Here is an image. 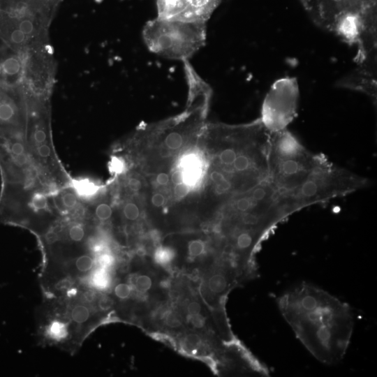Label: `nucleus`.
Returning a JSON list of instances; mask_svg holds the SVG:
<instances>
[{"mask_svg":"<svg viewBox=\"0 0 377 377\" xmlns=\"http://www.w3.org/2000/svg\"><path fill=\"white\" fill-rule=\"evenodd\" d=\"M269 177L298 211L368 186L370 181L307 149L287 128L271 133Z\"/></svg>","mask_w":377,"mask_h":377,"instance_id":"f257e3e1","label":"nucleus"},{"mask_svg":"<svg viewBox=\"0 0 377 377\" xmlns=\"http://www.w3.org/2000/svg\"><path fill=\"white\" fill-rule=\"evenodd\" d=\"M277 303L297 338L315 358L328 365L343 358L354 327L348 304L307 283L283 293Z\"/></svg>","mask_w":377,"mask_h":377,"instance_id":"f03ea898","label":"nucleus"},{"mask_svg":"<svg viewBox=\"0 0 377 377\" xmlns=\"http://www.w3.org/2000/svg\"><path fill=\"white\" fill-rule=\"evenodd\" d=\"M50 294L39 313L41 340L75 352L94 328L95 313L102 311L101 296L94 288L83 284Z\"/></svg>","mask_w":377,"mask_h":377,"instance_id":"7ed1b4c3","label":"nucleus"},{"mask_svg":"<svg viewBox=\"0 0 377 377\" xmlns=\"http://www.w3.org/2000/svg\"><path fill=\"white\" fill-rule=\"evenodd\" d=\"M61 1L27 0L0 9V40L17 52L49 40V27Z\"/></svg>","mask_w":377,"mask_h":377,"instance_id":"20e7f679","label":"nucleus"},{"mask_svg":"<svg viewBox=\"0 0 377 377\" xmlns=\"http://www.w3.org/2000/svg\"><path fill=\"white\" fill-rule=\"evenodd\" d=\"M144 41L149 50L172 59L191 57L206 40L205 23H190L156 17L143 29Z\"/></svg>","mask_w":377,"mask_h":377,"instance_id":"39448f33","label":"nucleus"},{"mask_svg":"<svg viewBox=\"0 0 377 377\" xmlns=\"http://www.w3.org/2000/svg\"><path fill=\"white\" fill-rule=\"evenodd\" d=\"M331 33L343 42L357 48L354 60L359 64L376 52L377 6L351 10L341 15Z\"/></svg>","mask_w":377,"mask_h":377,"instance_id":"423d86ee","label":"nucleus"},{"mask_svg":"<svg viewBox=\"0 0 377 377\" xmlns=\"http://www.w3.org/2000/svg\"><path fill=\"white\" fill-rule=\"evenodd\" d=\"M300 90L297 80L286 76L276 80L267 93L260 118L270 133L286 129L297 114Z\"/></svg>","mask_w":377,"mask_h":377,"instance_id":"0eeeda50","label":"nucleus"},{"mask_svg":"<svg viewBox=\"0 0 377 377\" xmlns=\"http://www.w3.org/2000/svg\"><path fill=\"white\" fill-rule=\"evenodd\" d=\"M21 53L24 88L34 96L49 98L56 75V64L50 41L34 44Z\"/></svg>","mask_w":377,"mask_h":377,"instance_id":"6e6552de","label":"nucleus"},{"mask_svg":"<svg viewBox=\"0 0 377 377\" xmlns=\"http://www.w3.org/2000/svg\"><path fill=\"white\" fill-rule=\"evenodd\" d=\"M222 0H156L158 17L184 22L205 23Z\"/></svg>","mask_w":377,"mask_h":377,"instance_id":"1a4fd4ad","label":"nucleus"},{"mask_svg":"<svg viewBox=\"0 0 377 377\" xmlns=\"http://www.w3.org/2000/svg\"><path fill=\"white\" fill-rule=\"evenodd\" d=\"M315 25L330 31L342 14L369 6H377V0H299Z\"/></svg>","mask_w":377,"mask_h":377,"instance_id":"9d476101","label":"nucleus"},{"mask_svg":"<svg viewBox=\"0 0 377 377\" xmlns=\"http://www.w3.org/2000/svg\"><path fill=\"white\" fill-rule=\"evenodd\" d=\"M376 52L371 54L357 64V68L339 81L340 87L350 89L366 94L374 101L376 99Z\"/></svg>","mask_w":377,"mask_h":377,"instance_id":"9b49d317","label":"nucleus"},{"mask_svg":"<svg viewBox=\"0 0 377 377\" xmlns=\"http://www.w3.org/2000/svg\"><path fill=\"white\" fill-rule=\"evenodd\" d=\"M65 239L73 244H79L87 240V227L81 223H71L64 232Z\"/></svg>","mask_w":377,"mask_h":377,"instance_id":"f8f14e48","label":"nucleus"},{"mask_svg":"<svg viewBox=\"0 0 377 377\" xmlns=\"http://www.w3.org/2000/svg\"><path fill=\"white\" fill-rule=\"evenodd\" d=\"M231 285L227 276L220 272L212 274L207 281L209 290L214 294H223L226 293Z\"/></svg>","mask_w":377,"mask_h":377,"instance_id":"ddd939ff","label":"nucleus"},{"mask_svg":"<svg viewBox=\"0 0 377 377\" xmlns=\"http://www.w3.org/2000/svg\"><path fill=\"white\" fill-rule=\"evenodd\" d=\"M151 286V279L146 274H140L133 280V288L140 293H143L148 291Z\"/></svg>","mask_w":377,"mask_h":377,"instance_id":"4468645a","label":"nucleus"},{"mask_svg":"<svg viewBox=\"0 0 377 377\" xmlns=\"http://www.w3.org/2000/svg\"><path fill=\"white\" fill-rule=\"evenodd\" d=\"M131 286L126 282H119L115 285L113 289L114 296L119 300L128 298L132 293Z\"/></svg>","mask_w":377,"mask_h":377,"instance_id":"2eb2a0df","label":"nucleus"},{"mask_svg":"<svg viewBox=\"0 0 377 377\" xmlns=\"http://www.w3.org/2000/svg\"><path fill=\"white\" fill-rule=\"evenodd\" d=\"M94 214L99 221H105L112 216V209L108 204L100 203L96 206Z\"/></svg>","mask_w":377,"mask_h":377,"instance_id":"dca6fc26","label":"nucleus"},{"mask_svg":"<svg viewBox=\"0 0 377 377\" xmlns=\"http://www.w3.org/2000/svg\"><path fill=\"white\" fill-rule=\"evenodd\" d=\"M164 321L168 327L177 328L182 325V318L179 313L174 311H170L165 314Z\"/></svg>","mask_w":377,"mask_h":377,"instance_id":"f3484780","label":"nucleus"},{"mask_svg":"<svg viewBox=\"0 0 377 377\" xmlns=\"http://www.w3.org/2000/svg\"><path fill=\"white\" fill-rule=\"evenodd\" d=\"M182 136L177 132L170 133L165 139V145L170 149H179L182 146Z\"/></svg>","mask_w":377,"mask_h":377,"instance_id":"a211bd4d","label":"nucleus"},{"mask_svg":"<svg viewBox=\"0 0 377 377\" xmlns=\"http://www.w3.org/2000/svg\"><path fill=\"white\" fill-rule=\"evenodd\" d=\"M205 251V244L202 240L195 239L189 242L188 251L191 257L200 256Z\"/></svg>","mask_w":377,"mask_h":377,"instance_id":"6ab92c4d","label":"nucleus"},{"mask_svg":"<svg viewBox=\"0 0 377 377\" xmlns=\"http://www.w3.org/2000/svg\"><path fill=\"white\" fill-rule=\"evenodd\" d=\"M123 213L124 216L130 221H135L140 216L139 208L133 202L126 203L124 207Z\"/></svg>","mask_w":377,"mask_h":377,"instance_id":"aec40b11","label":"nucleus"},{"mask_svg":"<svg viewBox=\"0 0 377 377\" xmlns=\"http://www.w3.org/2000/svg\"><path fill=\"white\" fill-rule=\"evenodd\" d=\"M62 205L66 209H73L75 207L77 204V198L76 195L71 192L67 191L62 194L61 198Z\"/></svg>","mask_w":377,"mask_h":377,"instance_id":"412c9836","label":"nucleus"},{"mask_svg":"<svg viewBox=\"0 0 377 377\" xmlns=\"http://www.w3.org/2000/svg\"><path fill=\"white\" fill-rule=\"evenodd\" d=\"M184 342L187 348L193 350L200 346L201 339L196 334H188L185 337Z\"/></svg>","mask_w":377,"mask_h":377,"instance_id":"4be33fe9","label":"nucleus"},{"mask_svg":"<svg viewBox=\"0 0 377 377\" xmlns=\"http://www.w3.org/2000/svg\"><path fill=\"white\" fill-rule=\"evenodd\" d=\"M36 154L41 158L46 159L51 156L52 149L49 143L36 145Z\"/></svg>","mask_w":377,"mask_h":377,"instance_id":"5701e85b","label":"nucleus"},{"mask_svg":"<svg viewBox=\"0 0 377 377\" xmlns=\"http://www.w3.org/2000/svg\"><path fill=\"white\" fill-rule=\"evenodd\" d=\"M189 188L188 186L181 182L179 184H175L174 188V193L176 197L177 198H183L186 195V194L188 193Z\"/></svg>","mask_w":377,"mask_h":377,"instance_id":"b1692460","label":"nucleus"},{"mask_svg":"<svg viewBox=\"0 0 377 377\" xmlns=\"http://www.w3.org/2000/svg\"><path fill=\"white\" fill-rule=\"evenodd\" d=\"M189 318L191 323L195 328H202L205 323V318L200 313L191 316Z\"/></svg>","mask_w":377,"mask_h":377,"instance_id":"393cba45","label":"nucleus"},{"mask_svg":"<svg viewBox=\"0 0 377 377\" xmlns=\"http://www.w3.org/2000/svg\"><path fill=\"white\" fill-rule=\"evenodd\" d=\"M201 306L197 301L190 302L187 306V311L189 316L200 313Z\"/></svg>","mask_w":377,"mask_h":377,"instance_id":"a878e982","label":"nucleus"},{"mask_svg":"<svg viewBox=\"0 0 377 377\" xmlns=\"http://www.w3.org/2000/svg\"><path fill=\"white\" fill-rule=\"evenodd\" d=\"M27 0H0V9H8L14 7Z\"/></svg>","mask_w":377,"mask_h":377,"instance_id":"bb28decb","label":"nucleus"},{"mask_svg":"<svg viewBox=\"0 0 377 377\" xmlns=\"http://www.w3.org/2000/svg\"><path fill=\"white\" fill-rule=\"evenodd\" d=\"M210 177H211L212 181L215 184H217L225 179L226 175L223 171L221 172V171L215 170L211 173Z\"/></svg>","mask_w":377,"mask_h":377,"instance_id":"cd10ccee","label":"nucleus"},{"mask_svg":"<svg viewBox=\"0 0 377 377\" xmlns=\"http://www.w3.org/2000/svg\"><path fill=\"white\" fill-rule=\"evenodd\" d=\"M151 202L155 207H161L165 203V197L160 193H156L151 197Z\"/></svg>","mask_w":377,"mask_h":377,"instance_id":"c85d7f7f","label":"nucleus"},{"mask_svg":"<svg viewBox=\"0 0 377 377\" xmlns=\"http://www.w3.org/2000/svg\"><path fill=\"white\" fill-rule=\"evenodd\" d=\"M128 186L131 191H138L141 188L142 184L138 179L131 178L128 180Z\"/></svg>","mask_w":377,"mask_h":377,"instance_id":"c756f323","label":"nucleus"},{"mask_svg":"<svg viewBox=\"0 0 377 377\" xmlns=\"http://www.w3.org/2000/svg\"><path fill=\"white\" fill-rule=\"evenodd\" d=\"M169 182V176L165 172L159 173L156 177V182L159 185H166Z\"/></svg>","mask_w":377,"mask_h":377,"instance_id":"7c9ffc66","label":"nucleus"},{"mask_svg":"<svg viewBox=\"0 0 377 377\" xmlns=\"http://www.w3.org/2000/svg\"><path fill=\"white\" fill-rule=\"evenodd\" d=\"M171 180L175 184L183 182V174L180 171H175L171 177Z\"/></svg>","mask_w":377,"mask_h":377,"instance_id":"2f4dec72","label":"nucleus"}]
</instances>
